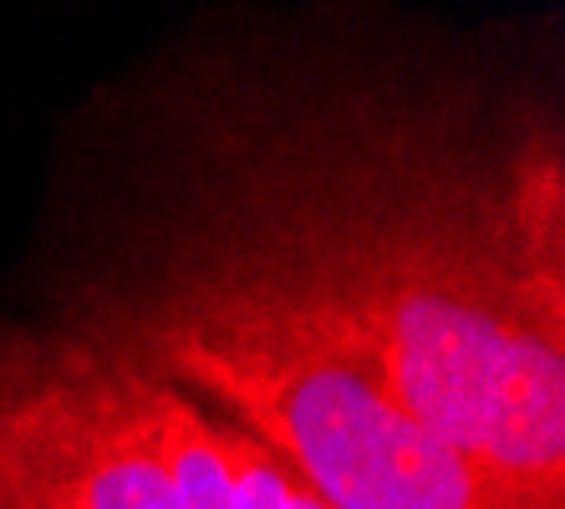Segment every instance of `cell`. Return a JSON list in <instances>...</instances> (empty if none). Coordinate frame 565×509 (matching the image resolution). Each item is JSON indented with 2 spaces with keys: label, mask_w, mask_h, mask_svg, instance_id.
<instances>
[{
  "label": "cell",
  "mask_w": 565,
  "mask_h": 509,
  "mask_svg": "<svg viewBox=\"0 0 565 509\" xmlns=\"http://www.w3.org/2000/svg\"><path fill=\"white\" fill-rule=\"evenodd\" d=\"M77 337L260 438L327 509H535L413 413L337 306L199 214Z\"/></svg>",
  "instance_id": "7a4b0ae2"
},
{
  "label": "cell",
  "mask_w": 565,
  "mask_h": 509,
  "mask_svg": "<svg viewBox=\"0 0 565 509\" xmlns=\"http://www.w3.org/2000/svg\"><path fill=\"white\" fill-rule=\"evenodd\" d=\"M301 509H327V505H321V499H316L311 489H301Z\"/></svg>",
  "instance_id": "52a82bcc"
},
{
  "label": "cell",
  "mask_w": 565,
  "mask_h": 509,
  "mask_svg": "<svg viewBox=\"0 0 565 509\" xmlns=\"http://www.w3.org/2000/svg\"><path fill=\"white\" fill-rule=\"evenodd\" d=\"M199 220L352 321L428 428L535 509H565V341L530 316L494 153L377 92L199 118Z\"/></svg>",
  "instance_id": "6da1fadb"
},
{
  "label": "cell",
  "mask_w": 565,
  "mask_h": 509,
  "mask_svg": "<svg viewBox=\"0 0 565 509\" xmlns=\"http://www.w3.org/2000/svg\"><path fill=\"white\" fill-rule=\"evenodd\" d=\"M113 367H118L122 403H128L132 423H138V433H143L148 448L158 454V464L169 469L184 509H235L214 413H204V407H199L194 397H184L173 382L153 378V372L122 362V357H113Z\"/></svg>",
  "instance_id": "5b68a950"
},
{
  "label": "cell",
  "mask_w": 565,
  "mask_h": 509,
  "mask_svg": "<svg viewBox=\"0 0 565 509\" xmlns=\"http://www.w3.org/2000/svg\"><path fill=\"white\" fill-rule=\"evenodd\" d=\"M494 194L530 316L565 341V163L555 128L530 118L494 153Z\"/></svg>",
  "instance_id": "277c9868"
},
{
  "label": "cell",
  "mask_w": 565,
  "mask_h": 509,
  "mask_svg": "<svg viewBox=\"0 0 565 509\" xmlns=\"http://www.w3.org/2000/svg\"><path fill=\"white\" fill-rule=\"evenodd\" d=\"M0 509H184L87 337L0 362Z\"/></svg>",
  "instance_id": "3957f363"
},
{
  "label": "cell",
  "mask_w": 565,
  "mask_h": 509,
  "mask_svg": "<svg viewBox=\"0 0 565 509\" xmlns=\"http://www.w3.org/2000/svg\"><path fill=\"white\" fill-rule=\"evenodd\" d=\"M220 428V448H224V469H230V495L235 509H301V489L306 484L280 464L260 438H250L235 423L214 418Z\"/></svg>",
  "instance_id": "8992f818"
}]
</instances>
